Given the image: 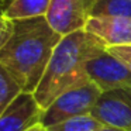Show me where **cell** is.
I'll return each instance as SVG.
<instances>
[{"label": "cell", "mask_w": 131, "mask_h": 131, "mask_svg": "<svg viewBox=\"0 0 131 131\" xmlns=\"http://www.w3.org/2000/svg\"><path fill=\"white\" fill-rule=\"evenodd\" d=\"M62 35L44 17L14 21V31L0 49V63L20 85L21 92L34 93Z\"/></svg>", "instance_id": "cell-1"}, {"label": "cell", "mask_w": 131, "mask_h": 131, "mask_svg": "<svg viewBox=\"0 0 131 131\" xmlns=\"http://www.w3.org/2000/svg\"><path fill=\"white\" fill-rule=\"evenodd\" d=\"M104 49L107 47L86 30L62 37L49 59L42 79L32 93L41 108H48L65 92L90 82L86 63Z\"/></svg>", "instance_id": "cell-2"}, {"label": "cell", "mask_w": 131, "mask_h": 131, "mask_svg": "<svg viewBox=\"0 0 131 131\" xmlns=\"http://www.w3.org/2000/svg\"><path fill=\"white\" fill-rule=\"evenodd\" d=\"M102 93L103 92L93 82L65 92L44 110L41 124L44 127H51L68 118L90 114Z\"/></svg>", "instance_id": "cell-3"}, {"label": "cell", "mask_w": 131, "mask_h": 131, "mask_svg": "<svg viewBox=\"0 0 131 131\" xmlns=\"http://www.w3.org/2000/svg\"><path fill=\"white\" fill-rule=\"evenodd\" d=\"M97 0H51L45 20L54 31L65 37L85 30Z\"/></svg>", "instance_id": "cell-4"}, {"label": "cell", "mask_w": 131, "mask_h": 131, "mask_svg": "<svg viewBox=\"0 0 131 131\" xmlns=\"http://www.w3.org/2000/svg\"><path fill=\"white\" fill-rule=\"evenodd\" d=\"M86 72L102 92L131 89V71L107 49L88 61Z\"/></svg>", "instance_id": "cell-5"}, {"label": "cell", "mask_w": 131, "mask_h": 131, "mask_svg": "<svg viewBox=\"0 0 131 131\" xmlns=\"http://www.w3.org/2000/svg\"><path fill=\"white\" fill-rule=\"evenodd\" d=\"M90 114L106 127L131 131V89L103 92Z\"/></svg>", "instance_id": "cell-6"}, {"label": "cell", "mask_w": 131, "mask_h": 131, "mask_svg": "<svg viewBox=\"0 0 131 131\" xmlns=\"http://www.w3.org/2000/svg\"><path fill=\"white\" fill-rule=\"evenodd\" d=\"M42 113L34 94L21 92L0 114V131H26L41 123Z\"/></svg>", "instance_id": "cell-7"}, {"label": "cell", "mask_w": 131, "mask_h": 131, "mask_svg": "<svg viewBox=\"0 0 131 131\" xmlns=\"http://www.w3.org/2000/svg\"><path fill=\"white\" fill-rule=\"evenodd\" d=\"M86 31L96 35L106 47L130 45L131 20L123 17H90Z\"/></svg>", "instance_id": "cell-8"}, {"label": "cell", "mask_w": 131, "mask_h": 131, "mask_svg": "<svg viewBox=\"0 0 131 131\" xmlns=\"http://www.w3.org/2000/svg\"><path fill=\"white\" fill-rule=\"evenodd\" d=\"M51 0H12L4 12V16L10 20L44 17L48 12Z\"/></svg>", "instance_id": "cell-9"}, {"label": "cell", "mask_w": 131, "mask_h": 131, "mask_svg": "<svg viewBox=\"0 0 131 131\" xmlns=\"http://www.w3.org/2000/svg\"><path fill=\"white\" fill-rule=\"evenodd\" d=\"M92 17H123L131 20V0H97Z\"/></svg>", "instance_id": "cell-10"}, {"label": "cell", "mask_w": 131, "mask_h": 131, "mask_svg": "<svg viewBox=\"0 0 131 131\" xmlns=\"http://www.w3.org/2000/svg\"><path fill=\"white\" fill-rule=\"evenodd\" d=\"M103 125L100 121H97L92 114L79 116L73 118H68L65 121H61L58 124H54L51 127H47L48 131H99Z\"/></svg>", "instance_id": "cell-11"}, {"label": "cell", "mask_w": 131, "mask_h": 131, "mask_svg": "<svg viewBox=\"0 0 131 131\" xmlns=\"http://www.w3.org/2000/svg\"><path fill=\"white\" fill-rule=\"evenodd\" d=\"M18 93H21L20 85L9 73V71L0 63V114L14 100V97Z\"/></svg>", "instance_id": "cell-12"}, {"label": "cell", "mask_w": 131, "mask_h": 131, "mask_svg": "<svg viewBox=\"0 0 131 131\" xmlns=\"http://www.w3.org/2000/svg\"><path fill=\"white\" fill-rule=\"evenodd\" d=\"M107 51L118 61H121L125 66L131 71V44L130 45H116L108 47Z\"/></svg>", "instance_id": "cell-13"}, {"label": "cell", "mask_w": 131, "mask_h": 131, "mask_svg": "<svg viewBox=\"0 0 131 131\" xmlns=\"http://www.w3.org/2000/svg\"><path fill=\"white\" fill-rule=\"evenodd\" d=\"M14 31V21L7 18L6 16L0 17V49L3 48L10 40Z\"/></svg>", "instance_id": "cell-14"}, {"label": "cell", "mask_w": 131, "mask_h": 131, "mask_svg": "<svg viewBox=\"0 0 131 131\" xmlns=\"http://www.w3.org/2000/svg\"><path fill=\"white\" fill-rule=\"evenodd\" d=\"M10 3H12V0H0V17L4 16V12H6Z\"/></svg>", "instance_id": "cell-15"}, {"label": "cell", "mask_w": 131, "mask_h": 131, "mask_svg": "<svg viewBox=\"0 0 131 131\" xmlns=\"http://www.w3.org/2000/svg\"><path fill=\"white\" fill-rule=\"evenodd\" d=\"M26 131H48V130H47V127H44L41 123H38V124L32 125L31 128H28V130H26Z\"/></svg>", "instance_id": "cell-16"}, {"label": "cell", "mask_w": 131, "mask_h": 131, "mask_svg": "<svg viewBox=\"0 0 131 131\" xmlns=\"http://www.w3.org/2000/svg\"><path fill=\"white\" fill-rule=\"evenodd\" d=\"M99 131H123V130H118V128H113V127H103L102 130Z\"/></svg>", "instance_id": "cell-17"}]
</instances>
